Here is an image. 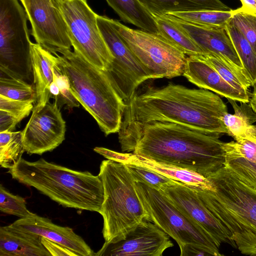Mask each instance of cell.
I'll return each mask as SVG.
<instances>
[{"label":"cell","instance_id":"6da1fadb","mask_svg":"<svg viewBox=\"0 0 256 256\" xmlns=\"http://www.w3.org/2000/svg\"><path fill=\"white\" fill-rule=\"evenodd\" d=\"M118 140L122 148L132 135L146 124L175 123L203 133L228 134L221 118L228 112L218 94L204 88H190L169 82L166 86L147 87L124 102Z\"/></svg>","mask_w":256,"mask_h":256},{"label":"cell","instance_id":"7a4b0ae2","mask_svg":"<svg viewBox=\"0 0 256 256\" xmlns=\"http://www.w3.org/2000/svg\"><path fill=\"white\" fill-rule=\"evenodd\" d=\"M220 136L175 123L153 122L138 130L122 150L133 152L156 162L192 171L206 178L225 164Z\"/></svg>","mask_w":256,"mask_h":256},{"label":"cell","instance_id":"3957f363","mask_svg":"<svg viewBox=\"0 0 256 256\" xmlns=\"http://www.w3.org/2000/svg\"><path fill=\"white\" fill-rule=\"evenodd\" d=\"M12 178L32 186L64 208L100 212L104 193L98 175L74 170L44 158H22L8 172Z\"/></svg>","mask_w":256,"mask_h":256},{"label":"cell","instance_id":"277c9868","mask_svg":"<svg viewBox=\"0 0 256 256\" xmlns=\"http://www.w3.org/2000/svg\"><path fill=\"white\" fill-rule=\"evenodd\" d=\"M55 56L70 80L72 95L94 118L101 130L106 136L118 132L126 104L105 72L71 50Z\"/></svg>","mask_w":256,"mask_h":256},{"label":"cell","instance_id":"5b68a950","mask_svg":"<svg viewBox=\"0 0 256 256\" xmlns=\"http://www.w3.org/2000/svg\"><path fill=\"white\" fill-rule=\"evenodd\" d=\"M102 182L104 197L100 214L103 218L102 233L105 242H114L144 220L146 213L134 188V180L125 164L102 160L98 174Z\"/></svg>","mask_w":256,"mask_h":256},{"label":"cell","instance_id":"8992f818","mask_svg":"<svg viewBox=\"0 0 256 256\" xmlns=\"http://www.w3.org/2000/svg\"><path fill=\"white\" fill-rule=\"evenodd\" d=\"M134 185L146 213L145 220L174 239L180 248L191 244L204 250L210 256L222 255L212 237L183 214L160 189L135 180Z\"/></svg>","mask_w":256,"mask_h":256},{"label":"cell","instance_id":"52a82bcc","mask_svg":"<svg viewBox=\"0 0 256 256\" xmlns=\"http://www.w3.org/2000/svg\"><path fill=\"white\" fill-rule=\"evenodd\" d=\"M28 19L18 0H0V76L34 78Z\"/></svg>","mask_w":256,"mask_h":256},{"label":"cell","instance_id":"ba28073f","mask_svg":"<svg viewBox=\"0 0 256 256\" xmlns=\"http://www.w3.org/2000/svg\"><path fill=\"white\" fill-rule=\"evenodd\" d=\"M62 16L74 51L98 68L106 71L114 56L97 22V16L86 0H52Z\"/></svg>","mask_w":256,"mask_h":256},{"label":"cell","instance_id":"9c48e42d","mask_svg":"<svg viewBox=\"0 0 256 256\" xmlns=\"http://www.w3.org/2000/svg\"><path fill=\"white\" fill-rule=\"evenodd\" d=\"M122 40L154 79L183 76L187 56L158 32L130 28L113 20Z\"/></svg>","mask_w":256,"mask_h":256},{"label":"cell","instance_id":"30bf717a","mask_svg":"<svg viewBox=\"0 0 256 256\" xmlns=\"http://www.w3.org/2000/svg\"><path fill=\"white\" fill-rule=\"evenodd\" d=\"M97 22L114 56L109 68L104 72L116 92L126 102L132 98L140 84L154 78L122 40L112 19L98 14Z\"/></svg>","mask_w":256,"mask_h":256},{"label":"cell","instance_id":"8fae6325","mask_svg":"<svg viewBox=\"0 0 256 256\" xmlns=\"http://www.w3.org/2000/svg\"><path fill=\"white\" fill-rule=\"evenodd\" d=\"M206 178L211 194L256 234V190L224 165Z\"/></svg>","mask_w":256,"mask_h":256},{"label":"cell","instance_id":"7c38bea8","mask_svg":"<svg viewBox=\"0 0 256 256\" xmlns=\"http://www.w3.org/2000/svg\"><path fill=\"white\" fill-rule=\"evenodd\" d=\"M36 43L53 54L71 50L64 18L52 0H20Z\"/></svg>","mask_w":256,"mask_h":256},{"label":"cell","instance_id":"4fadbf2b","mask_svg":"<svg viewBox=\"0 0 256 256\" xmlns=\"http://www.w3.org/2000/svg\"><path fill=\"white\" fill-rule=\"evenodd\" d=\"M66 122L55 101L34 106L31 116L22 131L25 151L29 154L52 152L65 139Z\"/></svg>","mask_w":256,"mask_h":256},{"label":"cell","instance_id":"5bb4252c","mask_svg":"<svg viewBox=\"0 0 256 256\" xmlns=\"http://www.w3.org/2000/svg\"><path fill=\"white\" fill-rule=\"evenodd\" d=\"M160 190L183 214L202 228L218 248L222 243H227L237 248L227 230L204 205L194 188L172 180Z\"/></svg>","mask_w":256,"mask_h":256},{"label":"cell","instance_id":"9a60e30c","mask_svg":"<svg viewBox=\"0 0 256 256\" xmlns=\"http://www.w3.org/2000/svg\"><path fill=\"white\" fill-rule=\"evenodd\" d=\"M174 246L168 234L154 223L144 220L124 238L104 244L96 256H162Z\"/></svg>","mask_w":256,"mask_h":256},{"label":"cell","instance_id":"2e32d148","mask_svg":"<svg viewBox=\"0 0 256 256\" xmlns=\"http://www.w3.org/2000/svg\"><path fill=\"white\" fill-rule=\"evenodd\" d=\"M164 15L184 30L203 50L204 55H213L220 58L236 72L250 79L226 26L206 27L188 23L170 14Z\"/></svg>","mask_w":256,"mask_h":256},{"label":"cell","instance_id":"e0dca14e","mask_svg":"<svg viewBox=\"0 0 256 256\" xmlns=\"http://www.w3.org/2000/svg\"><path fill=\"white\" fill-rule=\"evenodd\" d=\"M11 225L62 244L78 256H95L93 250L72 228L57 225L47 218L34 214L29 217L16 220Z\"/></svg>","mask_w":256,"mask_h":256},{"label":"cell","instance_id":"ac0fdd59","mask_svg":"<svg viewBox=\"0 0 256 256\" xmlns=\"http://www.w3.org/2000/svg\"><path fill=\"white\" fill-rule=\"evenodd\" d=\"M183 76L198 87L212 91L226 98L249 102L250 92L232 87L201 56H187Z\"/></svg>","mask_w":256,"mask_h":256},{"label":"cell","instance_id":"d6986e66","mask_svg":"<svg viewBox=\"0 0 256 256\" xmlns=\"http://www.w3.org/2000/svg\"><path fill=\"white\" fill-rule=\"evenodd\" d=\"M195 190L204 205L227 230L240 252L256 256V234L220 203L208 190Z\"/></svg>","mask_w":256,"mask_h":256},{"label":"cell","instance_id":"ffe728a7","mask_svg":"<svg viewBox=\"0 0 256 256\" xmlns=\"http://www.w3.org/2000/svg\"><path fill=\"white\" fill-rule=\"evenodd\" d=\"M41 236L11 224L0 228V256H52Z\"/></svg>","mask_w":256,"mask_h":256},{"label":"cell","instance_id":"44dd1931","mask_svg":"<svg viewBox=\"0 0 256 256\" xmlns=\"http://www.w3.org/2000/svg\"><path fill=\"white\" fill-rule=\"evenodd\" d=\"M30 56L33 81L36 93L35 106L42 107L50 102L49 88L54 79L53 68L58 58L39 44L31 42Z\"/></svg>","mask_w":256,"mask_h":256},{"label":"cell","instance_id":"7402d4cb","mask_svg":"<svg viewBox=\"0 0 256 256\" xmlns=\"http://www.w3.org/2000/svg\"><path fill=\"white\" fill-rule=\"evenodd\" d=\"M153 16L198 10L230 11L220 0H139Z\"/></svg>","mask_w":256,"mask_h":256},{"label":"cell","instance_id":"603a6c76","mask_svg":"<svg viewBox=\"0 0 256 256\" xmlns=\"http://www.w3.org/2000/svg\"><path fill=\"white\" fill-rule=\"evenodd\" d=\"M128 162L146 166L171 180L180 182L191 187L204 190H212L210 181L202 176L194 172L156 162L133 153H130L129 158L125 163Z\"/></svg>","mask_w":256,"mask_h":256},{"label":"cell","instance_id":"cb8c5ba5","mask_svg":"<svg viewBox=\"0 0 256 256\" xmlns=\"http://www.w3.org/2000/svg\"><path fill=\"white\" fill-rule=\"evenodd\" d=\"M232 106L234 114L228 112L221 118L228 131V135L234 139L240 137L256 138V115L248 103L240 102L227 98Z\"/></svg>","mask_w":256,"mask_h":256},{"label":"cell","instance_id":"d4e9b609","mask_svg":"<svg viewBox=\"0 0 256 256\" xmlns=\"http://www.w3.org/2000/svg\"><path fill=\"white\" fill-rule=\"evenodd\" d=\"M124 22L149 32H158L154 17L139 0H106Z\"/></svg>","mask_w":256,"mask_h":256},{"label":"cell","instance_id":"484cf974","mask_svg":"<svg viewBox=\"0 0 256 256\" xmlns=\"http://www.w3.org/2000/svg\"><path fill=\"white\" fill-rule=\"evenodd\" d=\"M158 32L177 46L187 56L204 55L193 39L166 15L154 16Z\"/></svg>","mask_w":256,"mask_h":256},{"label":"cell","instance_id":"4316f807","mask_svg":"<svg viewBox=\"0 0 256 256\" xmlns=\"http://www.w3.org/2000/svg\"><path fill=\"white\" fill-rule=\"evenodd\" d=\"M26 152L22 142V131L0 132V165L10 169L22 158Z\"/></svg>","mask_w":256,"mask_h":256},{"label":"cell","instance_id":"83f0119b","mask_svg":"<svg viewBox=\"0 0 256 256\" xmlns=\"http://www.w3.org/2000/svg\"><path fill=\"white\" fill-rule=\"evenodd\" d=\"M226 27L234 48L253 86L256 82V53L243 34L230 20Z\"/></svg>","mask_w":256,"mask_h":256},{"label":"cell","instance_id":"f1b7e54d","mask_svg":"<svg viewBox=\"0 0 256 256\" xmlns=\"http://www.w3.org/2000/svg\"><path fill=\"white\" fill-rule=\"evenodd\" d=\"M233 12V10L230 11L206 10L174 12L168 14L194 24L206 27H222L225 26L230 20Z\"/></svg>","mask_w":256,"mask_h":256},{"label":"cell","instance_id":"f546056e","mask_svg":"<svg viewBox=\"0 0 256 256\" xmlns=\"http://www.w3.org/2000/svg\"><path fill=\"white\" fill-rule=\"evenodd\" d=\"M0 95L33 104L36 102L34 86L18 78L0 76Z\"/></svg>","mask_w":256,"mask_h":256},{"label":"cell","instance_id":"4dcf8cb0","mask_svg":"<svg viewBox=\"0 0 256 256\" xmlns=\"http://www.w3.org/2000/svg\"><path fill=\"white\" fill-rule=\"evenodd\" d=\"M203 58L212 67L230 86L242 92H248L252 86V80L232 70L221 58L213 55L202 56Z\"/></svg>","mask_w":256,"mask_h":256},{"label":"cell","instance_id":"1f68e13d","mask_svg":"<svg viewBox=\"0 0 256 256\" xmlns=\"http://www.w3.org/2000/svg\"><path fill=\"white\" fill-rule=\"evenodd\" d=\"M225 157H243L248 160L256 162V138L240 137L234 141L223 142Z\"/></svg>","mask_w":256,"mask_h":256},{"label":"cell","instance_id":"d6a6232c","mask_svg":"<svg viewBox=\"0 0 256 256\" xmlns=\"http://www.w3.org/2000/svg\"><path fill=\"white\" fill-rule=\"evenodd\" d=\"M0 210L20 218L29 217L34 214L27 208L24 198L10 193L2 184L0 185Z\"/></svg>","mask_w":256,"mask_h":256},{"label":"cell","instance_id":"836d02e7","mask_svg":"<svg viewBox=\"0 0 256 256\" xmlns=\"http://www.w3.org/2000/svg\"><path fill=\"white\" fill-rule=\"evenodd\" d=\"M230 22L243 34L256 53V16L238 8Z\"/></svg>","mask_w":256,"mask_h":256},{"label":"cell","instance_id":"e575fe53","mask_svg":"<svg viewBox=\"0 0 256 256\" xmlns=\"http://www.w3.org/2000/svg\"><path fill=\"white\" fill-rule=\"evenodd\" d=\"M134 180L144 182L157 190L172 180L146 166L132 162L124 164Z\"/></svg>","mask_w":256,"mask_h":256},{"label":"cell","instance_id":"d590c367","mask_svg":"<svg viewBox=\"0 0 256 256\" xmlns=\"http://www.w3.org/2000/svg\"><path fill=\"white\" fill-rule=\"evenodd\" d=\"M224 166L230 168L240 179L256 190V162H250L243 157H225Z\"/></svg>","mask_w":256,"mask_h":256},{"label":"cell","instance_id":"8d00e7d4","mask_svg":"<svg viewBox=\"0 0 256 256\" xmlns=\"http://www.w3.org/2000/svg\"><path fill=\"white\" fill-rule=\"evenodd\" d=\"M54 80L60 90V95L56 100L58 106L65 104L66 108L72 109L78 107L80 103L71 92L70 84L68 76L64 74L60 66L59 60L53 68Z\"/></svg>","mask_w":256,"mask_h":256},{"label":"cell","instance_id":"74e56055","mask_svg":"<svg viewBox=\"0 0 256 256\" xmlns=\"http://www.w3.org/2000/svg\"><path fill=\"white\" fill-rule=\"evenodd\" d=\"M33 103L12 99L0 95V110L6 111L20 122L32 111Z\"/></svg>","mask_w":256,"mask_h":256},{"label":"cell","instance_id":"f35d334b","mask_svg":"<svg viewBox=\"0 0 256 256\" xmlns=\"http://www.w3.org/2000/svg\"><path fill=\"white\" fill-rule=\"evenodd\" d=\"M41 242L52 256H78L72 250L44 237H41Z\"/></svg>","mask_w":256,"mask_h":256},{"label":"cell","instance_id":"ab89813d","mask_svg":"<svg viewBox=\"0 0 256 256\" xmlns=\"http://www.w3.org/2000/svg\"><path fill=\"white\" fill-rule=\"evenodd\" d=\"M20 122L9 112L0 110V132H12Z\"/></svg>","mask_w":256,"mask_h":256},{"label":"cell","instance_id":"60d3db41","mask_svg":"<svg viewBox=\"0 0 256 256\" xmlns=\"http://www.w3.org/2000/svg\"><path fill=\"white\" fill-rule=\"evenodd\" d=\"M180 250L181 256H210L204 250L191 244H186Z\"/></svg>","mask_w":256,"mask_h":256},{"label":"cell","instance_id":"b9f144b4","mask_svg":"<svg viewBox=\"0 0 256 256\" xmlns=\"http://www.w3.org/2000/svg\"><path fill=\"white\" fill-rule=\"evenodd\" d=\"M242 10L256 16V0H240Z\"/></svg>","mask_w":256,"mask_h":256},{"label":"cell","instance_id":"7bdbcfd3","mask_svg":"<svg viewBox=\"0 0 256 256\" xmlns=\"http://www.w3.org/2000/svg\"><path fill=\"white\" fill-rule=\"evenodd\" d=\"M252 92L250 93L249 104L256 115V82L253 84Z\"/></svg>","mask_w":256,"mask_h":256},{"label":"cell","instance_id":"ee69618b","mask_svg":"<svg viewBox=\"0 0 256 256\" xmlns=\"http://www.w3.org/2000/svg\"><path fill=\"white\" fill-rule=\"evenodd\" d=\"M49 90L51 98L53 97L56 100L60 95V90L56 82L54 80L50 86Z\"/></svg>","mask_w":256,"mask_h":256},{"label":"cell","instance_id":"f6af8a7d","mask_svg":"<svg viewBox=\"0 0 256 256\" xmlns=\"http://www.w3.org/2000/svg\"></svg>","mask_w":256,"mask_h":256}]
</instances>
